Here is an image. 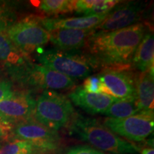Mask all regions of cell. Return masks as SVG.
Here are the masks:
<instances>
[{
    "instance_id": "cell-24",
    "label": "cell",
    "mask_w": 154,
    "mask_h": 154,
    "mask_svg": "<svg viewBox=\"0 0 154 154\" xmlns=\"http://www.w3.org/2000/svg\"><path fill=\"white\" fill-rule=\"evenodd\" d=\"M63 154H106L90 146L79 145L69 148Z\"/></svg>"
},
{
    "instance_id": "cell-17",
    "label": "cell",
    "mask_w": 154,
    "mask_h": 154,
    "mask_svg": "<svg viewBox=\"0 0 154 154\" xmlns=\"http://www.w3.org/2000/svg\"><path fill=\"white\" fill-rule=\"evenodd\" d=\"M27 60L8 37L5 32H0V64L7 68L18 66Z\"/></svg>"
},
{
    "instance_id": "cell-28",
    "label": "cell",
    "mask_w": 154,
    "mask_h": 154,
    "mask_svg": "<svg viewBox=\"0 0 154 154\" xmlns=\"http://www.w3.org/2000/svg\"><path fill=\"white\" fill-rule=\"evenodd\" d=\"M2 143H1V142H0V148H1V147H2Z\"/></svg>"
},
{
    "instance_id": "cell-4",
    "label": "cell",
    "mask_w": 154,
    "mask_h": 154,
    "mask_svg": "<svg viewBox=\"0 0 154 154\" xmlns=\"http://www.w3.org/2000/svg\"><path fill=\"white\" fill-rule=\"evenodd\" d=\"M7 72L16 82L32 88L59 90L75 86V81L72 78L29 60L18 66L7 68Z\"/></svg>"
},
{
    "instance_id": "cell-20",
    "label": "cell",
    "mask_w": 154,
    "mask_h": 154,
    "mask_svg": "<svg viewBox=\"0 0 154 154\" xmlns=\"http://www.w3.org/2000/svg\"><path fill=\"white\" fill-rule=\"evenodd\" d=\"M74 4L71 0H44L40 2L38 9L50 15L66 14L74 11Z\"/></svg>"
},
{
    "instance_id": "cell-16",
    "label": "cell",
    "mask_w": 154,
    "mask_h": 154,
    "mask_svg": "<svg viewBox=\"0 0 154 154\" xmlns=\"http://www.w3.org/2000/svg\"><path fill=\"white\" fill-rule=\"evenodd\" d=\"M132 62L135 68L141 73L153 68L154 38L152 32H146L144 35L135 52Z\"/></svg>"
},
{
    "instance_id": "cell-19",
    "label": "cell",
    "mask_w": 154,
    "mask_h": 154,
    "mask_svg": "<svg viewBox=\"0 0 154 154\" xmlns=\"http://www.w3.org/2000/svg\"><path fill=\"white\" fill-rule=\"evenodd\" d=\"M136 96L116 99L103 113L107 118L124 119L139 112Z\"/></svg>"
},
{
    "instance_id": "cell-9",
    "label": "cell",
    "mask_w": 154,
    "mask_h": 154,
    "mask_svg": "<svg viewBox=\"0 0 154 154\" xmlns=\"http://www.w3.org/2000/svg\"><path fill=\"white\" fill-rule=\"evenodd\" d=\"M36 100L29 93L17 92L0 101V122L14 126L34 119Z\"/></svg>"
},
{
    "instance_id": "cell-22",
    "label": "cell",
    "mask_w": 154,
    "mask_h": 154,
    "mask_svg": "<svg viewBox=\"0 0 154 154\" xmlns=\"http://www.w3.org/2000/svg\"><path fill=\"white\" fill-rule=\"evenodd\" d=\"M15 22V14L6 3L0 2V32H6Z\"/></svg>"
},
{
    "instance_id": "cell-5",
    "label": "cell",
    "mask_w": 154,
    "mask_h": 154,
    "mask_svg": "<svg viewBox=\"0 0 154 154\" xmlns=\"http://www.w3.org/2000/svg\"><path fill=\"white\" fill-rule=\"evenodd\" d=\"M43 66L74 79H85L91 74L96 64L87 54L67 52L57 49L38 51L36 56Z\"/></svg>"
},
{
    "instance_id": "cell-21",
    "label": "cell",
    "mask_w": 154,
    "mask_h": 154,
    "mask_svg": "<svg viewBox=\"0 0 154 154\" xmlns=\"http://www.w3.org/2000/svg\"><path fill=\"white\" fill-rule=\"evenodd\" d=\"M32 143L26 140H12L0 148V154H36Z\"/></svg>"
},
{
    "instance_id": "cell-29",
    "label": "cell",
    "mask_w": 154,
    "mask_h": 154,
    "mask_svg": "<svg viewBox=\"0 0 154 154\" xmlns=\"http://www.w3.org/2000/svg\"><path fill=\"white\" fill-rule=\"evenodd\" d=\"M36 154H41V153H36Z\"/></svg>"
},
{
    "instance_id": "cell-13",
    "label": "cell",
    "mask_w": 154,
    "mask_h": 154,
    "mask_svg": "<svg viewBox=\"0 0 154 154\" xmlns=\"http://www.w3.org/2000/svg\"><path fill=\"white\" fill-rule=\"evenodd\" d=\"M95 29L79 30L61 29L49 32V41L55 49L67 52H78L85 47L88 38Z\"/></svg>"
},
{
    "instance_id": "cell-10",
    "label": "cell",
    "mask_w": 154,
    "mask_h": 154,
    "mask_svg": "<svg viewBox=\"0 0 154 154\" xmlns=\"http://www.w3.org/2000/svg\"><path fill=\"white\" fill-rule=\"evenodd\" d=\"M126 70L106 68L98 74L102 83L101 93L116 99L136 96L135 76Z\"/></svg>"
},
{
    "instance_id": "cell-23",
    "label": "cell",
    "mask_w": 154,
    "mask_h": 154,
    "mask_svg": "<svg viewBox=\"0 0 154 154\" xmlns=\"http://www.w3.org/2000/svg\"><path fill=\"white\" fill-rule=\"evenodd\" d=\"M82 87L89 93H101L102 83L98 75L88 76L84 80Z\"/></svg>"
},
{
    "instance_id": "cell-1",
    "label": "cell",
    "mask_w": 154,
    "mask_h": 154,
    "mask_svg": "<svg viewBox=\"0 0 154 154\" xmlns=\"http://www.w3.org/2000/svg\"><path fill=\"white\" fill-rule=\"evenodd\" d=\"M146 32L142 23L111 32L95 29L86 42L87 55L97 66L127 69Z\"/></svg>"
},
{
    "instance_id": "cell-11",
    "label": "cell",
    "mask_w": 154,
    "mask_h": 154,
    "mask_svg": "<svg viewBox=\"0 0 154 154\" xmlns=\"http://www.w3.org/2000/svg\"><path fill=\"white\" fill-rule=\"evenodd\" d=\"M145 7L140 2L120 3L108 13L107 17L96 29L101 32H111L138 24L143 15Z\"/></svg>"
},
{
    "instance_id": "cell-14",
    "label": "cell",
    "mask_w": 154,
    "mask_h": 154,
    "mask_svg": "<svg viewBox=\"0 0 154 154\" xmlns=\"http://www.w3.org/2000/svg\"><path fill=\"white\" fill-rule=\"evenodd\" d=\"M108 14L96 16H84L70 18H41L42 26L48 32L61 29H96L107 17Z\"/></svg>"
},
{
    "instance_id": "cell-15",
    "label": "cell",
    "mask_w": 154,
    "mask_h": 154,
    "mask_svg": "<svg viewBox=\"0 0 154 154\" xmlns=\"http://www.w3.org/2000/svg\"><path fill=\"white\" fill-rule=\"evenodd\" d=\"M136 103L139 111L153 110V68L135 77Z\"/></svg>"
},
{
    "instance_id": "cell-26",
    "label": "cell",
    "mask_w": 154,
    "mask_h": 154,
    "mask_svg": "<svg viewBox=\"0 0 154 154\" xmlns=\"http://www.w3.org/2000/svg\"><path fill=\"white\" fill-rule=\"evenodd\" d=\"M11 128H12L11 125L0 122V140H5L9 138Z\"/></svg>"
},
{
    "instance_id": "cell-2",
    "label": "cell",
    "mask_w": 154,
    "mask_h": 154,
    "mask_svg": "<svg viewBox=\"0 0 154 154\" xmlns=\"http://www.w3.org/2000/svg\"><path fill=\"white\" fill-rule=\"evenodd\" d=\"M69 134L91 147L112 154H136L138 148L103 126L97 119L76 113L67 126Z\"/></svg>"
},
{
    "instance_id": "cell-25",
    "label": "cell",
    "mask_w": 154,
    "mask_h": 154,
    "mask_svg": "<svg viewBox=\"0 0 154 154\" xmlns=\"http://www.w3.org/2000/svg\"><path fill=\"white\" fill-rule=\"evenodd\" d=\"M15 93L10 83L5 81L0 82V101L11 97Z\"/></svg>"
},
{
    "instance_id": "cell-7",
    "label": "cell",
    "mask_w": 154,
    "mask_h": 154,
    "mask_svg": "<svg viewBox=\"0 0 154 154\" xmlns=\"http://www.w3.org/2000/svg\"><path fill=\"white\" fill-rule=\"evenodd\" d=\"M9 138L29 142L41 154H55L60 151L61 147L59 133L47 128L34 119L12 126Z\"/></svg>"
},
{
    "instance_id": "cell-6",
    "label": "cell",
    "mask_w": 154,
    "mask_h": 154,
    "mask_svg": "<svg viewBox=\"0 0 154 154\" xmlns=\"http://www.w3.org/2000/svg\"><path fill=\"white\" fill-rule=\"evenodd\" d=\"M42 17L30 15L15 22L6 34L23 54L27 56L49 41V32L41 24Z\"/></svg>"
},
{
    "instance_id": "cell-8",
    "label": "cell",
    "mask_w": 154,
    "mask_h": 154,
    "mask_svg": "<svg viewBox=\"0 0 154 154\" xmlns=\"http://www.w3.org/2000/svg\"><path fill=\"white\" fill-rule=\"evenodd\" d=\"M102 124L119 136L130 141L141 142L153 132V110L140 111L124 119L106 118Z\"/></svg>"
},
{
    "instance_id": "cell-12",
    "label": "cell",
    "mask_w": 154,
    "mask_h": 154,
    "mask_svg": "<svg viewBox=\"0 0 154 154\" xmlns=\"http://www.w3.org/2000/svg\"><path fill=\"white\" fill-rule=\"evenodd\" d=\"M70 101L91 115L103 114L116 99L102 93H89L82 86H77L68 95Z\"/></svg>"
},
{
    "instance_id": "cell-18",
    "label": "cell",
    "mask_w": 154,
    "mask_h": 154,
    "mask_svg": "<svg viewBox=\"0 0 154 154\" xmlns=\"http://www.w3.org/2000/svg\"><path fill=\"white\" fill-rule=\"evenodd\" d=\"M116 0H79L75 1L74 11L85 16H96L108 14L120 4Z\"/></svg>"
},
{
    "instance_id": "cell-3",
    "label": "cell",
    "mask_w": 154,
    "mask_h": 154,
    "mask_svg": "<svg viewBox=\"0 0 154 154\" xmlns=\"http://www.w3.org/2000/svg\"><path fill=\"white\" fill-rule=\"evenodd\" d=\"M75 113L66 96L53 90H44L36 100L34 119L49 129L59 131L67 127Z\"/></svg>"
},
{
    "instance_id": "cell-27",
    "label": "cell",
    "mask_w": 154,
    "mask_h": 154,
    "mask_svg": "<svg viewBox=\"0 0 154 154\" xmlns=\"http://www.w3.org/2000/svg\"><path fill=\"white\" fill-rule=\"evenodd\" d=\"M141 154H154V149L153 146H149V147H145L140 151Z\"/></svg>"
}]
</instances>
